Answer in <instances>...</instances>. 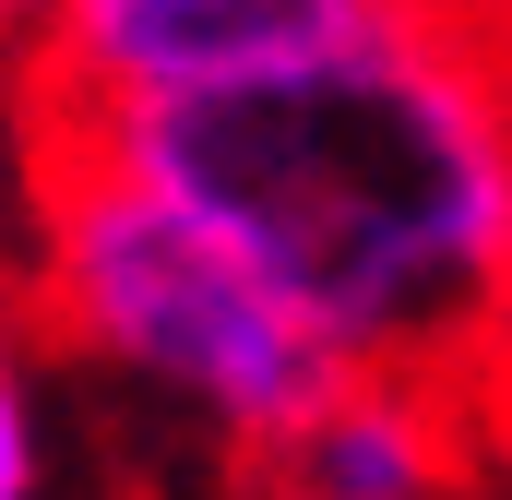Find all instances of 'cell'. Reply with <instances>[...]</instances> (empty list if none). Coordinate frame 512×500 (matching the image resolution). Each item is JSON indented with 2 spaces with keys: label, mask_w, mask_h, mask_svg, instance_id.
<instances>
[{
  "label": "cell",
  "mask_w": 512,
  "mask_h": 500,
  "mask_svg": "<svg viewBox=\"0 0 512 500\" xmlns=\"http://www.w3.org/2000/svg\"><path fill=\"white\" fill-rule=\"evenodd\" d=\"M48 120L191 203L346 381L453 393L512 346V60L465 0L239 96Z\"/></svg>",
  "instance_id": "1"
},
{
  "label": "cell",
  "mask_w": 512,
  "mask_h": 500,
  "mask_svg": "<svg viewBox=\"0 0 512 500\" xmlns=\"http://www.w3.org/2000/svg\"><path fill=\"white\" fill-rule=\"evenodd\" d=\"M36 191H48L36 203V239H48V310H60V334L96 346L108 370H131L143 393H167L203 429L274 453L346 381L322 358V334L191 203H167L155 179H131L120 155L84 143L72 120H48Z\"/></svg>",
  "instance_id": "2"
},
{
  "label": "cell",
  "mask_w": 512,
  "mask_h": 500,
  "mask_svg": "<svg viewBox=\"0 0 512 500\" xmlns=\"http://www.w3.org/2000/svg\"><path fill=\"white\" fill-rule=\"evenodd\" d=\"M441 0H84L72 36L48 48V108L120 120V108H191V96H239L274 72L346 60L393 24H417Z\"/></svg>",
  "instance_id": "3"
},
{
  "label": "cell",
  "mask_w": 512,
  "mask_h": 500,
  "mask_svg": "<svg viewBox=\"0 0 512 500\" xmlns=\"http://www.w3.org/2000/svg\"><path fill=\"white\" fill-rule=\"evenodd\" d=\"M274 500H441L453 489V393L429 381H334L274 453Z\"/></svg>",
  "instance_id": "4"
},
{
  "label": "cell",
  "mask_w": 512,
  "mask_h": 500,
  "mask_svg": "<svg viewBox=\"0 0 512 500\" xmlns=\"http://www.w3.org/2000/svg\"><path fill=\"white\" fill-rule=\"evenodd\" d=\"M48 453H36V381H24V310L0 298V500H36Z\"/></svg>",
  "instance_id": "5"
},
{
  "label": "cell",
  "mask_w": 512,
  "mask_h": 500,
  "mask_svg": "<svg viewBox=\"0 0 512 500\" xmlns=\"http://www.w3.org/2000/svg\"><path fill=\"white\" fill-rule=\"evenodd\" d=\"M72 12H84V0H0V60H48V48L72 36Z\"/></svg>",
  "instance_id": "6"
}]
</instances>
